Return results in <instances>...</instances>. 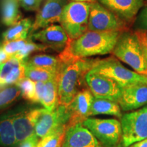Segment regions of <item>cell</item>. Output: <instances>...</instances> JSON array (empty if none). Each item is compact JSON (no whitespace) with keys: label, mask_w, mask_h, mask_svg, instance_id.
<instances>
[{"label":"cell","mask_w":147,"mask_h":147,"mask_svg":"<svg viewBox=\"0 0 147 147\" xmlns=\"http://www.w3.org/2000/svg\"><path fill=\"white\" fill-rule=\"evenodd\" d=\"M42 0H18L20 5L28 11H38Z\"/></svg>","instance_id":"cell-31"},{"label":"cell","mask_w":147,"mask_h":147,"mask_svg":"<svg viewBox=\"0 0 147 147\" xmlns=\"http://www.w3.org/2000/svg\"><path fill=\"white\" fill-rule=\"evenodd\" d=\"M95 60L76 58L60 62L55 77L58 89V105H70L80 91V87L85 82L86 74L91 69Z\"/></svg>","instance_id":"cell-1"},{"label":"cell","mask_w":147,"mask_h":147,"mask_svg":"<svg viewBox=\"0 0 147 147\" xmlns=\"http://www.w3.org/2000/svg\"><path fill=\"white\" fill-rule=\"evenodd\" d=\"M113 12L128 26L133 25L140 10L145 5V0H97Z\"/></svg>","instance_id":"cell-10"},{"label":"cell","mask_w":147,"mask_h":147,"mask_svg":"<svg viewBox=\"0 0 147 147\" xmlns=\"http://www.w3.org/2000/svg\"><path fill=\"white\" fill-rule=\"evenodd\" d=\"M132 26L134 30L147 32V4L140 10Z\"/></svg>","instance_id":"cell-29"},{"label":"cell","mask_w":147,"mask_h":147,"mask_svg":"<svg viewBox=\"0 0 147 147\" xmlns=\"http://www.w3.org/2000/svg\"><path fill=\"white\" fill-rule=\"evenodd\" d=\"M16 85L21 90V95L24 99L36 102V82L25 77L18 81Z\"/></svg>","instance_id":"cell-27"},{"label":"cell","mask_w":147,"mask_h":147,"mask_svg":"<svg viewBox=\"0 0 147 147\" xmlns=\"http://www.w3.org/2000/svg\"><path fill=\"white\" fill-rule=\"evenodd\" d=\"M33 25L34 23L30 18H26L21 19L3 33V42L26 40L29 32H32Z\"/></svg>","instance_id":"cell-20"},{"label":"cell","mask_w":147,"mask_h":147,"mask_svg":"<svg viewBox=\"0 0 147 147\" xmlns=\"http://www.w3.org/2000/svg\"><path fill=\"white\" fill-rule=\"evenodd\" d=\"M99 115H112L120 119L122 117L121 108L118 103L94 97L91 104L90 116Z\"/></svg>","instance_id":"cell-19"},{"label":"cell","mask_w":147,"mask_h":147,"mask_svg":"<svg viewBox=\"0 0 147 147\" xmlns=\"http://www.w3.org/2000/svg\"><path fill=\"white\" fill-rule=\"evenodd\" d=\"M121 123L122 147H129L134 143L146 139L147 106L123 115Z\"/></svg>","instance_id":"cell-6"},{"label":"cell","mask_w":147,"mask_h":147,"mask_svg":"<svg viewBox=\"0 0 147 147\" xmlns=\"http://www.w3.org/2000/svg\"><path fill=\"white\" fill-rule=\"evenodd\" d=\"M112 54L136 72L147 76V48L140 31H123Z\"/></svg>","instance_id":"cell-2"},{"label":"cell","mask_w":147,"mask_h":147,"mask_svg":"<svg viewBox=\"0 0 147 147\" xmlns=\"http://www.w3.org/2000/svg\"><path fill=\"white\" fill-rule=\"evenodd\" d=\"M129 26L98 1L91 2L88 31L123 32Z\"/></svg>","instance_id":"cell-8"},{"label":"cell","mask_w":147,"mask_h":147,"mask_svg":"<svg viewBox=\"0 0 147 147\" xmlns=\"http://www.w3.org/2000/svg\"><path fill=\"white\" fill-rule=\"evenodd\" d=\"M45 82H36V102L41 103L45 90Z\"/></svg>","instance_id":"cell-32"},{"label":"cell","mask_w":147,"mask_h":147,"mask_svg":"<svg viewBox=\"0 0 147 147\" xmlns=\"http://www.w3.org/2000/svg\"><path fill=\"white\" fill-rule=\"evenodd\" d=\"M141 34H142V36L143 38V40H144L145 45L146 46L147 48V32H140Z\"/></svg>","instance_id":"cell-36"},{"label":"cell","mask_w":147,"mask_h":147,"mask_svg":"<svg viewBox=\"0 0 147 147\" xmlns=\"http://www.w3.org/2000/svg\"><path fill=\"white\" fill-rule=\"evenodd\" d=\"M145 1H147V0H145Z\"/></svg>","instance_id":"cell-40"},{"label":"cell","mask_w":147,"mask_h":147,"mask_svg":"<svg viewBox=\"0 0 147 147\" xmlns=\"http://www.w3.org/2000/svg\"><path fill=\"white\" fill-rule=\"evenodd\" d=\"M38 142H39V138L34 134L20 144L19 147H36Z\"/></svg>","instance_id":"cell-33"},{"label":"cell","mask_w":147,"mask_h":147,"mask_svg":"<svg viewBox=\"0 0 147 147\" xmlns=\"http://www.w3.org/2000/svg\"><path fill=\"white\" fill-rule=\"evenodd\" d=\"M26 63L35 67L52 69L57 72L60 61L57 57H55L47 55H36L32 57L27 59Z\"/></svg>","instance_id":"cell-24"},{"label":"cell","mask_w":147,"mask_h":147,"mask_svg":"<svg viewBox=\"0 0 147 147\" xmlns=\"http://www.w3.org/2000/svg\"><path fill=\"white\" fill-rule=\"evenodd\" d=\"M0 146H18L12 115L10 114L0 116Z\"/></svg>","instance_id":"cell-18"},{"label":"cell","mask_w":147,"mask_h":147,"mask_svg":"<svg viewBox=\"0 0 147 147\" xmlns=\"http://www.w3.org/2000/svg\"><path fill=\"white\" fill-rule=\"evenodd\" d=\"M93 97L89 88L82 89L77 93L69 106L71 117L67 127L77 123H82L89 118Z\"/></svg>","instance_id":"cell-15"},{"label":"cell","mask_w":147,"mask_h":147,"mask_svg":"<svg viewBox=\"0 0 147 147\" xmlns=\"http://www.w3.org/2000/svg\"><path fill=\"white\" fill-rule=\"evenodd\" d=\"M68 3V0H47L36 14L32 32L60 23L63 9Z\"/></svg>","instance_id":"cell-11"},{"label":"cell","mask_w":147,"mask_h":147,"mask_svg":"<svg viewBox=\"0 0 147 147\" xmlns=\"http://www.w3.org/2000/svg\"><path fill=\"white\" fill-rule=\"evenodd\" d=\"M62 147H103L82 123L67 127Z\"/></svg>","instance_id":"cell-13"},{"label":"cell","mask_w":147,"mask_h":147,"mask_svg":"<svg viewBox=\"0 0 147 147\" xmlns=\"http://www.w3.org/2000/svg\"><path fill=\"white\" fill-rule=\"evenodd\" d=\"M74 1H83V2H93V0H73Z\"/></svg>","instance_id":"cell-37"},{"label":"cell","mask_w":147,"mask_h":147,"mask_svg":"<svg viewBox=\"0 0 147 147\" xmlns=\"http://www.w3.org/2000/svg\"><path fill=\"white\" fill-rule=\"evenodd\" d=\"M118 104L125 112L134 111L147 106V84H137L123 88Z\"/></svg>","instance_id":"cell-16"},{"label":"cell","mask_w":147,"mask_h":147,"mask_svg":"<svg viewBox=\"0 0 147 147\" xmlns=\"http://www.w3.org/2000/svg\"><path fill=\"white\" fill-rule=\"evenodd\" d=\"M41 104L49 111H53L57 107L58 89L55 78L45 82Z\"/></svg>","instance_id":"cell-22"},{"label":"cell","mask_w":147,"mask_h":147,"mask_svg":"<svg viewBox=\"0 0 147 147\" xmlns=\"http://www.w3.org/2000/svg\"><path fill=\"white\" fill-rule=\"evenodd\" d=\"M26 60H20L15 57H12L0 65V88L16 84L25 78Z\"/></svg>","instance_id":"cell-17"},{"label":"cell","mask_w":147,"mask_h":147,"mask_svg":"<svg viewBox=\"0 0 147 147\" xmlns=\"http://www.w3.org/2000/svg\"><path fill=\"white\" fill-rule=\"evenodd\" d=\"M85 83L93 96L119 102L123 88L112 78L90 70L85 76Z\"/></svg>","instance_id":"cell-9"},{"label":"cell","mask_w":147,"mask_h":147,"mask_svg":"<svg viewBox=\"0 0 147 147\" xmlns=\"http://www.w3.org/2000/svg\"><path fill=\"white\" fill-rule=\"evenodd\" d=\"M32 39L40 42L48 48L61 52L70 40L61 25H51L32 35Z\"/></svg>","instance_id":"cell-14"},{"label":"cell","mask_w":147,"mask_h":147,"mask_svg":"<svg viewBox=\"0 0 147 147\" xmlns=\"http://www.w3.org/2000/svg\"><path fill=\"white\" fill-rule=\"evenodd\" d=\"M97 1V0H93V1Z\"/></svg>","instance_id":"cell-39"},{"label":"cell","mask_w":147,"mask_h":147,"mask_svg":"<svg viewBox=\"0 0 147 147\" xmlns=\"http://www.w3.org/2000/svg\"><path fill=\"white\" fill-rule=\"evenodd\" d=\"M48 49L47 46L42 45V44H36L34 42L31 41V40H27L26 45L19 51L18 53L13 57H15L20 60H26L27 57L31 53L35 52V51H45Z\"/></svg>","instance_id":"cell-28"},{"label":"cell","mask_w":147,"mask_h":147,"mask_svg":"<svg viewBox=\"0 0 147 147\" xmlns=\"http://www.w3.org/2000/svg\"><path fill=\"white\" fill-rule=\"evenodd\" d=\"M103 147H116L122 138L121 121L115 119L88 118L82 123Z\"/></svg>","instance_id":"cell-7"},{"label":"cell","mask_w":147,"mask_h":147,"mask_svg":"<svg viewBox=\"0 0 147 147\" xmlns=\"http://www.w3.org/2000/svg\"><path fill=\"white\" fill-rule=\"evenodd\" d=\"M18 0H2L1 3V19L3 23L12 27L21 20Z\"/></svg>","instance_id":"cell-21"},{"label":"cell","mask_w":147,"mask_h":147,"mask_svg":"<svg viewBox=\"0 0 147 147\" xmlns=\"http://www.w3.org/2000/svg\"><path fill=\"white\" fill-rule=\"evenodd\" d=\"M21 95V90L16 84L0 88V109L10 105L15 102Z\"/></svg>","instance_id":"cell-26"},{"label":"cell","mask_w":147,"mask_h":147,"mask_svg":"<svg viewBox=\"0 0 147 147\" xmlns=\"http://www.w3.org/2000/svg\"><path fill=\"white\" fill-rule=\"evenodd\" d=\"M12 57L7 54L6 52L4 51L2 47H0V65L3 63H5L7 61H8Z\"/></svg>","instance_id":"cell-34"},{"label":"cell","mask_w":147,"mask_h":147,"mask_svg":"<svg viewBox=\"0 0 147 147\" xmlns=\"http://www.w3.org/2000/svg\"><path fill=\"white\" fill-rule=\"evenodd\" d=\"M122 32L87 31L77 39L69 40L66 47L77 58H87L113 52Z\"/></svg>","instance_id":"cell-3"},{"label":"cell","mask_w":147,"mask_h":147,"mask_svg":"<svg viewBox=\"0 0 147 147\" xmlns=\"http://www.w3.org/2000/svg\"><path fill=\"white\" fill-rule=\"evenodd\" d=\"M41 109H33L12 115L18 146L35 134V124Z\"/></svg>","instance_id":"cell-12"},{"label":"cell","mask_w":147,"mask_h":147,"mask_svg":"<svg viewBox=\"0 0 147 147\" xmlns=\"http://www.w3.org/2000/svg\"><path fill=\"white\" fill-rule=\"evenodd\" d=\"M91 2L71 1L63 9L60 20L70 40H75L88 31Z\"/></svg>","instance_id":"cell-5"},{"label":"cell","mask_w":147,"mask_h":147,"mask_svg":"<svg viewBox=\"0 0 147 147\" xmlns=\"http://www.w3.org/2000/svg\"><path fill=\"white\" fill-rule=\"evenodd\" d=\"M67 126L57 129L47 136L42 138L36 147H62Z\"/></svg>","instance_id":"cell-25"},{"label":"cell","mask_w":147,"mask_h":147,"mask_svg":"<svg viewBox=\"0 0 147 147\" xmlns=\"http://www.w3.org/2000/svg\"><path fill=\"white\" fill-rule=\"evenodd\" d=\"M27 42V39L3 42L2 47L7 54L11 57H13L23 49L24 46L26 45Z\"/></svg>","instance_id":"cell-30"},{"label":"cell","mask_w":147,"mask_h":147,"mask_svg":"<svg viewBox=\"0 0 147 147\" xmlns=\"http://www.w3.org/2000/svg\"><path fill=\"white\" fill-rule=\"evenodd\" d=\"M56 74V71L52 69L25 64V77L34 82H46L55 78Z\"/></svg>","instance_id":"cell-23"},{"label":"cell","mask_w":147,"mask_h":147,"mask_svg":"<svg viewBox=\"0 0 147 147\" xmlns=\"http://www.w3.org/2000/svg\"><path fill=\"white\" fill-rule=\"evenodd\" d=\"M129 147H147V138L140 141V142L134 143Z\"/></svg>","instance_id":"cell-35"},{"label":"cell","mask_w":147,"mask_h":147,"mask_svg":"<svg viewBox=\"0 0 147 147\" xmlns=\"http://www.w3.org/2000/svg\"><path fill=\"white\" fill-rule=\"evenodd\" d=\"M91 70L112 78L123 88L137 84H147V76L128 69L115 56L95 59Z\"/></svg>","instance_id":"cell-4"},{"label":"cell","mask_w":147,"mask_h":147,"mask_svg":"<svg viewBox=\"0 0 147 147\" xmlns=\"http://www.w3.org/2000/svg\"><path fill=\"white\" fill-rule=\"evenodd\" d=\"M116 147H122V145H121V144L120 143V144H119L118 145V146H116Z\"/></svg>","instance_id":"cell-38"}]
</instances>
